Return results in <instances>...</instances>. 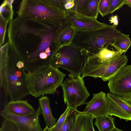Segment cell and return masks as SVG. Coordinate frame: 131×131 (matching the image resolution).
I'll return each instance as SVG.
<instances>
[{
	"label": "cell",
	"mask_w": 131,
	"mask_h": 131,
	"mask_svg": "<svg viewBox=\"0 0 131 131\" xmlns=\"http://www.w3.org/2000/svg\"><path fill=\"white\" fill-rule=\"evenodd\" d=\"M1 127L4 131H19L18 127L14 122L5 119L3 122Z\"/></svg>",
	"instance_id": "cell-25"
},
{
	"label": "cell",
	"mask_w": 131,
	"mask_h": 131,
	"mask_svg": "<svg viewBox=\"0 0 131 131\" xmlns=\"http://www.w3.org/2000/svg\"><path fill=\"white\" fill-rule=\"evenodd\" d=\"M24 62L15 55L9 56L5 75V90L11 100L21 99L30 94L27 73Z\"/></svg>",
	"instance_id": "cell-3"
},
{
	"label": "cell",
	"mask_w": 131,
	"mask_h": 131,
	"mask_svg": "<svg viewBox=\"0 0 131 131\" xmlns=\"http://www.w3.org/2000/svg\"><path fill=\"white\" fill-rule=\"evenodd\" d=\"M63 92L64 103L70 108L77 107L85 104L90 94L81 75H74L71 73L61 86Z\"/></svg>",
	"instance_id": "cell-6"
},
{
	"label": "cell",
	"mask_w": 131,
	"mask_h": 131,
	"mask_svg": "<svg viewBox=\"0 0 131 131\" xmlns=\"http://www.w3.org/2000/svg\"><path fill=\"white\" fill-rule=\"evenodd\" d=\"M126 4L128 7L131 8V0H126Z\"/></svg>",
	"instance_id": "cell-30"
},
{
	"label": "cell",
	"mask_w": 131,
	"mask_h": 131,
	"mask_svg": "<svg viewBox=\"0 0 131 131\" xmlns=\"http://www.w3.org/2000/svg\"><path fill=\"white\" fill-rule=\"evenodd\" d=\"M85 104L83 112L94 118L108 115L109 101L105 93L101 91L94 94L92 99Z\"/></svg>",
	"instance_id": "cell-9"
},
{
	"label": "cell",
	"mask_w": 131,
	"mask_h": 131,
	"mask_svg": "<svg viewBox=\"0 0 131 131\" xmlns=\"http://www.w3.org/2000/svg\"><path fill=\"white\" fill-rule=\"evenodd\" d=\"M4 30L2 27L1 25L0 28V37H1L4 34Z\"/></svg>",
	"instance_id": "cell-29"
},
{
	"label": "cell",
	"mask_w": 131,
	"mask_h": 131,
	"mask_svg": "<svg viewBox=\"0 0 131 131\" xmlns=\"http://www.w3.org/2000/svg\"><path fill=\"white\" fill-rule=\"evenodd\" d=\"M67 19L70 25L76 30H87L100 28L108 25L101 23L96 19L85 16L74 11L67 13Z\"/></svg>",
	"instance_id": "cell-10"
},
{
	"label": "cell",
	"mask_w": 131,
	"mask_h": 131,
	"mask_svg": "<svg viewBox=\"0 0 131 131\" xmlns=\"http://www.w3.org/2000/svg\"><path fill=\"white\" fill-rule=\"evenodd\" d=\"M122 97L128 104L131 105V96L126 98Z\"/></svg>",
	"instance_id": "cell-28"
},
{
	"label": "cell",
	"mask_w": 131,
	"mask_h": 131,
	"mask_svg": "<svg viewBox=\"0 0 131 131\" xmlns=\"http://www.w3.org/2000/svg\"><path fill=\"white\" fill-rule=\"evenodd\" d=\"M13 1V0H12V1H11L10 2V4L11 6H12V3Z\"/></svg>",
	"instance_id": "cell-33"
},
{
	"label": "cell",
	"mask_w": 131,
	"mask_h": 131,
	"mask_svg": "<svg viewBox=\"0 0 131 131\" xmlns=\"http://www.w3.org/2000/svg\"><path fill=\"white\" fill-rule=\"evenodd\" d=\"M110 92L126 98L131 96V65L123 67L109 81Z\"/></svg>",
	"instance_id": "cell-7"
},
{
	"label": "cell",
	"mask_w": 131,
	"mask_h": 131,
	"mask_svg": "<svg viewBox=\"0 0 131 131\" xmlns=\"http://www.w3.org/2000/svg\"><path fill=\"white\" fill-rule=\"evenodd\" d=\"M94 118L83 112L78 115L71 131H95L93 121Z\"/></svg>",
	"instance_id": "cell-12"
},
{
	"label": "cell",
	"mask_w": 131,
	"mask_h": 131,
	"mask_svg": "<svg viewBox=\"0 0 131 131\" xmlns=\"http://www.w3.org/2000/svg\"><path fill=\"white\" fill-rule=\"evenodd\" d=\"M66 74L51 65L40 67L27 73V80L30 94L35 97L54 94L61 86Z\"/></svg>",
	"instance_id": "cell-2"
},
{
	"label": "cell",
	"mask_w": 131,
	"mask_h": 131,
	"mask_svg": "<svg viewBox=\"0 0 131 131\" xmlns=\"http://www.w3.org/2000/svg\"><path fill=\"white\" fill-rule=\"evenodd\" d=\"M125 53L105 62L99 61L92 56L88 57L82 70V77L100 78L104 81H109L127 65L128 60Z\"/></svg>",
	"instance_id": "cell-4"
},
{
	"label": "cell",
	"mask_w": 131,
	"mask_h": 131,
	"mask_svg": "<svg viewBox=\"0 0 131 131\" xmlns=\"http://www.w3.org/2000/svg\"><path fill=\"white\" fill-rule=\"evenodd\" d=\"M123 53L122 51L111 50L107 47H103L97 53L92 56L99 61L105 62L116 58Z\"/></svg>",
	"instance_id": "cell-15"
},
{
	"label": "cell",
	"mask_w": 131,
	"mask_h": 131,
	"mask_svg": "<svg viewBox=\"0 0 131 131\" xmlns=\"http://www.w3.org/2000/svg\"><path fill=\"white\" fill-rule=\"evenodd\" d=\"M88 58L82 50L71 43L59 47L51 65L66 70L74 75H80Z\"/></svg>",
	"instance_id": "cell-5"
},
{
	"label": "cell",
	"mask_w": 131,
	"mask_h": 131,
	"mask_svg": "<svg viewBox=\"0 0 131 131\" xmlns=\"http://www.w3.org/2000/svg\"><path fill=\"white\" fill-rule=\"evenodd\" d=\"M126 3V0H110L108 14L113 13Z\"/></svg>",
	"instance_id": "cell-22"
},
{
	"label": "cell",
	"mask_w": 131,
	"mask_h": 131,
	"mask_svg": "<svg viewBox=\"0 0 131 131\" xmlns=\"http://www.w3.org/2000/svg\"><path fill=\"white\" fill-rule=\"evenodd\" d=\"M100 1V0H89L87 6L80 14L96 19L99 13L98 6Z\"/></svg>",
	"instance_id": "cell-18"
},
{
	"label": "cell",
	"mask_w": 131,
	"mask_h": 131,
	"mask_svg": "<svg viewBox=\"0 0 131 131\" xmlns=\"http://www.w3.org/2000/svg\"><path fill=\"white\" fill-rule=\"evenodd\" d=\"M81 112L78 111L77 108H70L66 121L59 131H71L78 115Z\"/></svg>",
	"instance_id": "cell-17"
},
{
	"label": "cell",
	"mask_w": 131,
	"mask_h": 131,
	"mask_svg": "<svg viewBox=\"0 0 131 131\" xmlns=\"http://www.w3.org/2000/svg\"><path fill=\"white\" fill-rule=\"evenodd\" d=\"M129 35L125 34L116 39L112 46L117 50L122 51L125 53L130 47L131 41Z\"/></svg>",
	"instance_id": "cell-19"
},
{
	"label": "cell",
	"mask_w": 131,
	"mask_h": 131,
	"mask_svg": "<svg viewBox=\"0 0 131 131\" xmlns=\"http://www.w3.org/2000/svg\"><path fill=\"white\" fill-rule=\"evenodd\" d=\"M70 110V108L67 107L64 113L61 115L55 125L49 128L50 131H59L64 124Z\"/></svg>",
	"instance_id": "cell-21"
},
{
	"label": "cell",
	"mask_w": 131,
	"mask_h": 131,
	"mask_svg": "<svg viewBox=\"0 0 131 131\" xmlns=\"http://www.w3.org/2000/svg\"><path fill=\"white\" fill-rule=\"evenodd\" d=\"M109 20L111 24H113V26H115L118 25V17L117 15L112 16L110 17Z\"/></svg>",
	"instance_id": "cell-27"
},
{
	"label": "cell",
	"mask_w": 131,
	"mask_h": 131,
	"mask_svg": "<svg viewBox=\"0 0 131 131\" xmlns=\"http://www.w3.org/2000/svg\"><path fill=\"white\" fill-rule=\"evenodd\" d=\"M63 6L66 14L72 11L74 5V0H62Z\"/></svg>",
	"instance_id": "cell-26"
},
{
	"label": "cell",
	"mask_w": 131,
	"mask_h": 131,
	"mask_svg": "<svg viewBox=\"0 0 131 131\" xmlns=\"http://www.w3.org/2000/svg\"><path fill=\"white\" fill-rule=\"evenodd\" d=\"M43 131H50L49 128L46 126V127L43 129Z\"/></svg>",
	"instance_id": "cell-32"
},
{
	"label": "cell",
	"mask_w": 131,
	"mask_h": 131,
	"mask_svg": "<svg viewBox=\"0 0 131 131\" xmlns=\"http://www.w3.org/2000/svg\"><path fill=\"white\" fill-rule=\"evenodd\" d=\"M89 0H74V5L72 11L81 13L87 6Z\"/></svg>",
	"instance_id": "cell-23"
},
{
	"label": "cell",
	"mask_w": 131,
	"mask_h": 131,
	"mask_svg": "<svg viewBox=\"0 0 131 131\" xmlns=\"http://www.w3.org/2000/svg\"><path fill=\"white\" fill-rule=\"evenodd\" d=\"M3 110L18 116L28 115L36 111L26 100H11L5 105Z\"/></svg>",
	"instance_id": "cell-11"
},
{
	"label": "cell",
	"mask_w": 131,
	"mask_h": 131,
	"mask_svg": "<svg viewBox=\"0 0 131 131\" xmlns=\"http://www.w3.org/2000/svg\"><path fill=\"white\" fill-rule=\"evenodd\" d=\"M75 31V29L70 25L66 27L61 32L59 39L60 47L71 43Z\"/></svg>",
	"instance_id": "cell-16"
},
{
	"label": "cell",
	"mask_w": 131,
	"mask_h": 131,
	"mask_svg": "<svg viewBox=\"0 0 131 131\" xmlns=\"http://www.w3.org/2000/svg\"><path fill=\"white\" fill-rule=\"evenodd\" d=\"M107 95L110 100L121 107L131 116V105L126 102L121 97L114 95L110 92Z\"/></svg>",
	"instance_id": "cell-20"
},
{
	"label": "cell",
	"mask_w": 131,
	"mask_h": 131,
	"mask_svg": "<svg viewBox=\"0 0 131 131\" xmlns=\"http://www.w3.org/2000/svg\"><path fill=\"white\" fill-rule=\"evenodd\" d=\"M40 106L33 113L25 116H18L2 110L0 114L5 119L14 122L18 127L19 131H43L40 126L39 117L42 114Z\"/></svg>",
	"instance_id": "cell-8"
},
{
	"label": "cell",
	"mask_w": 131,
	"mask_h": 131,
	"mask_svg": "<svg viewBox=\"0 0 131 131\" xmlns=\"http://www.w3.org/2000/svg\"><path fill=\"white\" fill-rule=\"evenodd\" d=\"M39 105L42 111V115L46 126L49 128L54 126L56 123V119L53 116L50 108L49 100L47 96H42L38 99Z\"/></svg>",
	"instance_id": "cell-13"
},
{
	"label": "cell",
	"mask_w": 131,
	"mask_h": 131,
	"mask_svg": "<svg viewBox=\"0 0 131 131\" xmlns=\"http://www.w3.org/2000/svg\"><path fill=\"white\" fill-rule=\"evenodd\" d=\"M124 35L115 26L108 25L95 29H75L71 43L82 50L88 57L97 53L106 44L112 45L116 39Z\"/></svg>",
	"instance_id": "cell-1"
},
{
	"label": "cell",
	"mask_w": 131,
	"mask_h": 131,
	"mask_svg": "<svg viewBox=\"0 0 131 131\" xmlns=\"http://www.w3.org/2000/svg\"><path fill=\"white\" fill-rule=\"evenodd\" d=\"M0 131H4L2 128L1 127L0 128Z\"/></svg>",
	"instance_id": "cell-34"
},
{
	"label": "cell",
	"mask_w": 131,
	"mask_h": 131,
	"mask_svg": "<svg viewBox=\"0 0 131 131\" xmlns=\"http://www.w3.org/2000/svg\"><path fill=\"white\" fill-rule=\"evenodd\" d=\"M110 131H124L116 128V127Z\"/></svg>",
	"instance_id": "cell-31"
},
{
	"label": "cell",
	"mask_w": 131,
	"mask_h": 131,
	"mask_svg": "<svg viewBox=\"0 0 131 131\" xmlns=\"http://www.w3.org/2000/svg\"><path fill=\"white\" fill-rule=\"evenodd\" d=\"M94 124L99 131H110L115 127L112 116L107 115L97 117Z\"/></svg>",
	"instance_id": "cell-14"
},
{
	"label": "cell",
	"mask_w": 131,
	"mask_h": 131,
	"mask_svg": "<svg viewBox=\"0 0 131 131\" xmlns=\"http://www.w3.org/2000/svg\"><path fill=\"white\" fill-rule=\"evenodd\" d=\"M110 0H100L98 6L99 13L102 17L108 14Z\"/></svg>",
	"instance_id": "cell-24"
}]
</instances>
